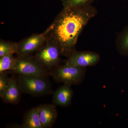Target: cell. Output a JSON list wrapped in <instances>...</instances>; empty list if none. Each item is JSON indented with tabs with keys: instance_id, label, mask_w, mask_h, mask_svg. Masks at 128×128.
<instances>
[{
	"instance_id": "cell-15",
	"label": "cell",
	"mask_w": 128,
	"mask_h": 128,
	"mask_svg": "<svg viewBox=\"0 0 128 128\" xmlns=\"http://www.w3.org/2000/svg\"><path fill=\"white\" fill-rule=\"evenodd\" d=\"M95 0H62L64 8L82 7L91 5Z\"/></svg>"
},
{
	"instance_id": "cell-14",
	"label": "cell",
	"mask_w": 128,
	"mask_h": 128,
	"mask_svg": "<svg viewBox=\"0 0 128 128\" xmlns=\"http://www.w3.org/2000/svg\"><path fill=\"white\" fill-rule=\"evenodd\" d=\"M13 54H8L0 57V73L10 70L14 64Z\"/></svg>"
},
{
	"instance_id": "cell-11",
	"label": "cell",
	"mask_w": 128,
	"mask_h": 128,
	"mask_svg": "<svg viewBox=\"0 0 128 128\" xmlns=\"http://www.w3.org/2000/svg\"><path fill=\"white\" fill-rule=\"evenodd\" d=\"M22 128H42L38 106L32 108L25 113L23 118Z\"/></svg>"
},
{
	"instance_id": "cell-10",
	"label": "cell",
	"mask_w": 128,
	"mask_h": 128,
	"mask_svg": "<svg viewBox=\"0 0 128 128\" xmlns=\"http://www.w3.org/2000/svg\"><path fill=\"white\" fill-rule=\"evenodd\" d=\"M21 92L17 78L12 76L8 87L0 98L6 103L17 104L20 99Z\"/></svg>"
},
{
	"instance_id": "cell-7",
	"label": "cell",
	"mask_w": 128,
	"mask_h": 128,
	"mask_svg": "<svg viewBox=\"0 0 128 128\" xmlns=\"http://www.w3.org/2000/svg\"><path fill=\"white\" fill-rule=\"evenodd\" d=\"M46 40L47 37L45 32L26 38L18 43L17 54L18 56L30 55L40 49Z\"/></svg>"
},
{
	"instance_id": "cell-6",
	"label": "cell",
	"mask_w": 128,
	"mask_h": 128,
	"mask_svg": "<svg viewBox=\"0 0 128 128\" xmlns=\"http://www.w3.org/2000/svg\"><path fill=\"white\" fill-rule=\"evenodd\" d=\"M100 60L97 53L89 51L75 50L67 57L65 63L74 66L86 68L88 66H96Z\"/></svg>"
},
{
	"instance_id": "cell-9",
	"label": "cell",
	"mask_w": 128,
	"mask_h": 128,
	"mask_svg": "<svg viewBox=\"0 0 128 128\" xmlns=\"http://www.w3.org/2000/svg\"><path fill=\"white\" fill-rule=\"evenodd\" d=\"M38 107L42 128H51L55 122L58 115L56 106L54 104H42Z\"/></svg>"
},
{
	"instance_id": "cell-12",
	"label": "cell",
	"mask_w": 128,
	"mask_h": 128,
	"mask_svg": "<svg viewBox=\"0 0 128 128\" xmlns=\"http://www.w3.org/2000/svg\"><path fill=\"white\" fill-rule=\"evenodd\" d=\"M116 46L119 54L128 57V25L118 34L116 40Z\"/></svg>"
},
{
	"instance_id": "cell-4",
	"label": "cell",
	"mask_w": 128,
	"mask_h": 128,
	"mask_svg": "<svg viewBox=\"0 0 128 128\" xmlns=\"http://www.w3.org/2000/svg\"><path fill=\"white\" fill-rule=\"evenodd\" d=\"M10 71L18 76H48L49 75V72L35 57L30 55L18 56L15 58Z\"/></svg>"
},
{
	"instance_id": "cell-13",
	"label": "cell",
	"mask_w": 128,
	"mask_h": 128,
	"mask_svg": "<svg viewBox=\"0 0 128 128\" xmlns=\"http://www.w3.org/2000/svg\"><path fill=\"white\" fill-rule=\"evenodd\" d=\"M18 43L1 40L0 41V57L8 54H16Z\"/></svg>"
},
{
	"instance_id": "cell-5",
	"label": "cell",
	"mask_w": 128,
	"mask_h": 128,
	"mask_svg": "<svg viewBox=\"0 0 128 128\" xmlns=\"http://www.w3.org/2000/svg\"><path fill=\"white\" fill-rule=\"evenodd\" d=\"M61 51L57 44L47 39L44 45L36 52L34 57L50 72L60 65Z\"/></svg>"
},
{
	"instance_id": "cell-2",
	"label": "cell",
	"mask_w": 128,
	"mask_h": 128,
	"mask_svg": "<svg viewBox=\"0 0 128 128\" xmlns=\"http://www.w3.org/2000/svg\"><path fill=\"white\" fill-rule=\"evenodd\" d=\"M86 68L69 64L64 63L49 72L56 82L72 86L80 84L84 79Z\"/></svg>"
},
{
	"instance_id": "cell-16",
	"label": "cell",
	"mask_w": 128,
	"mask_h": 128,
	"mask_svg": "<svg viewBox=\"0 0 128 128\" xmlns=\"http://www.w3.org/2000/svg\"><path fill=\"white\" fill-rule=\"evenodd\" d=\"M10 78L5 72L0 73V97L4 94L9 86Z\"/></svg>"
},
{
	"instance_id": "cell-3",
	"label": "cell",
	"mask_w": 128,
	"mask_h": 128,
	"mask_svg": "<svg viewBox=\"0 0 128 128\" xmlns=\"http://www.w3.org/2000/svg\"><path fill=\"white\" fill-rule=\"evenodd\" d=\"M48 76H18L17 78L22 92L32 96H41L52 92Z\"/></svg>"
},
{
	"instance_id": "cell-1",
	"label": "cell",
	"mask_w": 128,
	"mask_h": 128,
	"mask_svg": "<svg viewBox=\"0 0 128 128\" xmlns=\"http://www.w3.org/2000/svg\"><path fill=\"white\" fill-rule=\"evenodd\" d=\"M97 13L92 5L64 8L45 31L47 39L57 44L62 56L69 57L76 50L77 40L83 29Z\"/></svg>"
},
{
	"instance_id": "cell-8",
	"label": "cell",
	"mask_w": 128,
	"mask_h": 128,
	"mask_svg": "<svg viewBox=\"0 0 128 128\" xmlns=\"http://www.w3.org/2000/svg\"><path fill=\"white\" fill-rule=\"evenodd\" d=\"M71 86L64 84L53 93L52 102L56 106L63 107L68 106L71 104L73 92Z\"/></svg>"
}]
</instances>
